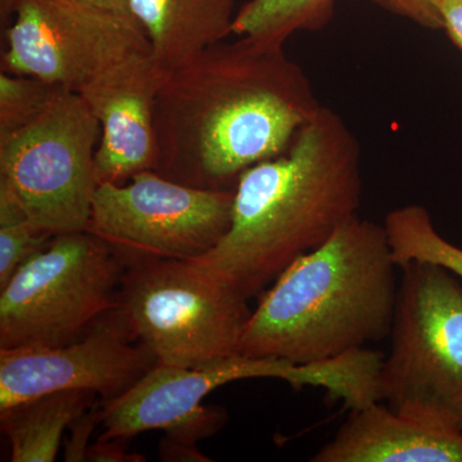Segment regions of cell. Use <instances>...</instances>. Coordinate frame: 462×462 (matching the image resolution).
I'll return each instance as SVG.
<instances>
[{
	"mask_svg": "<svg viewBox=\"0 0 462 462\" xmlns=\"http://www.w3.org/2000/svg\"><path fill=\"white\" fill-rule=\"evenodd\" d=\"M314 462H462V430L373 402L351 410Z\"/></svg>",
	"mask_w": 462,
	"mask_h": 462,
	"instance_id": "obj_13",
	"label": "cell"
},
{
	"mask_svg": "<svg viewBox=\"0 0 462 462\" xmlns=\"http://www.w3.org/2000/svg\"><path fill=\"white\" fill-rule=\"evenodd\" d=\"M336 0H251L236 14L234 33L284 45L298 32H320L334 17Z\"/></svg>",
	"mask_w": 462,
	"mask_h": 462,
	"instance_id": "obj_16",
	"label": "cell"
},
{
	"mask_svg": "<svg viewBox=\"0 0 462 462\" xmlns=\"http://www.w3.org/2000/svg\"><path fill=\"white\" fill-rule=\"evenodd\" d=\"M320 108L284 45L218 42L163 79L154 171L199 189H234L249 167L285 153Z\"/></svg>",
	"mask_w": 462,
	"mask_h": 462,
	"instance_id": "obj_1",
	"label": "cell"
},
{
	"mask_svg": "<svg viewBox=\"0 0 462 462\" xmlns=\"http://www.w3.org/2000/svg\"><path fill=\"white\" fill-rule=\"evenodd\" d=\"M76 2L139 26L130 8V0H76Z\"/></svg>",
	"mask_w": 462,
	"mask_h": 462,
	"instance_id": "obj_25",
	"label": "cell"
},
{
	"mask_svg": "<svg viewBox=\"0 0 462 462\" xmlns=\"http://www.w3.org/2000/svg\"><path fill=\"white\" fill-rule=\"evenodd\" d=\"M158 360L115 307L87 334L60 346L0 349V410L51 392L85 389L100 400L120 397Z\"/></svg>",
	"mask_w": 462,
	"mask_h": 462,
	"instance_id": "obj_11",
	"label": "cell"
},
{
	"mask_svg": "<svg viewBox=\"0 0 462 462\" xmlns=\"http://www.w3.org/2000/svg\"><path fill=\"white\" fill-rule=\"evenodd\" d=\"M383 226L398 269L413 261L430 263L445 267L462 282V248L438 233L425 207H398L385 216Z\"/></svg>",
	"mask_w": 462,
	"mask_h": 462,
	"instance_id": "obj_17",
	"label": "cell"
},
{
	"mask_svg": "<svg viewBox=\"0 0 462 462\" xmlns=\"http://www.w3.org/2000/svg\"><path fill=\"white\" fill-rule=\"evenodd\" d=\"M373 5L411 21L424 29L442 30V8L445 0H369Z\"/></svg>",
	"mask_w": 462,
	"mask_h": 462,
	"instance_id": "obj_20",
	"label": "cell"
},
{
	"mask_svg": "<svg viewBox=\"0 0 462 462\" xmlns=\"http://www.w3.org/2000/svg\"><path fill=\"white\" fill-rule=\"evenodd\" d=\"M402 270L379 401L393 411L462 430V284L445 267Z\"/></svg>",
	"mask_w": 462,
	"mask_h": 462,
	"instance_id": "obj_4",
	"label": "cell"
},
{
	"mask_svg": "<svg viewBox=\"0 0 462 462\" xmlns=\"http://www.w3.org/2000/svg\"><path fill=\"white\" fill-rule=\"evenodd\" d=\"M248 298L191 261L144 260L125 269L118 307L158 364L199 369L239 355Z\"/></svg>",
	"mask_w": 462,
	"mask_h": 462,
	"instance_id": "obj_5",
	"label": "cell"
},
{
	"mask_svg": "<svg viewBox=\"0 0 462 462\" xmlns=\"http://www.w3.org/2000/svg\"><path fill=\"white\" fill-rule=\"evenodd\" d=\"M99 404L100 400L69 425L71 434H69V439L66 442V461H87V452L89 448L88 442H89V438L94 430L100 424Z\"/></svg>",
	"mask_w": 462,
	"mask_h": 462,
	"instance_id": "obj_21",
	"label": "cell"
},
{
	"mask_svg": "<svg viewBox=\"0 0 462 462\" xmlns=\"http://www.w3.org/2000/svg\"><path fill=\"white\" fill-rule=\"evenodd\" d=\"M99 400L96 392L69 389L0 410V427L11 443V461L56 460L67 428Z\"/></svg>",
	"mask_w": 462,
	"mask_h": 462,
	"instance_id": "obj_15",
	"label": "cell"
},
{
	"mask_svg": "<svg viewBox=\"0 0 462 462\" xmlns=\"http://www.w3.org/2000/svg\"><path fill=\"white\" fill-rule=\"evenodd\" d=\"M361 194L357 138L337 112L321 106L285 153L239 176L229 231L191 263L251 300L358 216Z\"/></svg>",
	"mask_w": 462,
	"mask_h": 462,
	"instance_id": "obj_2",
	"label": "cell"
},
{
	"mask_svg": "<svg viewBox=\"0 0 462 462\" xmlns=\"http://www.w3.org/2000/svg\"><path fill=\"white\" fill-rule=\"evenodd\" d=\"M233 203L234 189H199L151 170L123 185L99 184L85 231L126 267L156 258L193 261L229 231Z\"/></svg>",
	"mask_w": 462,
	"mask_h": 462,
	"instance_id": "obj_8",
	"label": "cell"
},
{
	"mask_svg": "<svg viewBox=\"0 0 462 462\" xmlns=\"http://www.w3.org/2000/svg\"><path fill=\"white\" fill-rule=\"evenodd\" d=\"M160 458L162 461H211V458H207L197 446L182 445L166 437L160 442Z\"/></svg>",
	"mask_w": 462,
	"mask_h": 462,
	"instance_id": "obj_24",
	"label": "cell"
},
{
	"mask_svg": "<svg viewBox=\"0 0 462 462\" xmlns=\"http://www.w3.org/2000/svg\"><path fill=\"white\" fill-rule=\"evenodd\" d=\"M442 30L462 51V0H445L440 8Z\"/></svg>",
	"mask_w": 462,
	"mask_h": 462,
	"instance_id": "obj_23",
	"label": "cell"
},
{
	"mask_svg": "<svg viewBox=\"0 0 462 462\" xmlns=\"http://www.w3.org/2000/svg\"><path fill=\"white\" fill-rule=\"evenodd\" d=\"M53 236L33 225L14 197L0 189V288Z\"/></svg>",
	"mask_w": 462,
	"mask_h": 462,
	"instance_id": "obj_18",
	"label": "cell"
},
{
	"mask_svg": "<svg viewBox=\"0 0 462 462\" xmlns=\"http://www.w3.org/2000/svg\"><path fill=\"white\" fill-rule=\"evenodd\" d=\"M165 76L151 53L136 54L80 91L102 127L96 151L98 184L123 185L156 169L154 108Z\"/></svg>",
	"mask_w": 462,
	"mask_h": 462,
	"instance_id": "obj_12",
	"label": "cell"
},
{
	"mask_svg": "<svg viewBox=\"0 0 462 462\" xmlns=\"http://www.w3.org/2000/svg\"><path fill=\"white\" fill-rule=\"evenodd\" d=\"M300 376V365L285 358L240 354L199 369L157 364L120 397L100 400L103 433L99 438L132 439L143 431L161 430L169 439L197 446L217 433L227 420L223 407L202 404L215 389L254 378L281 379L296 385Z\"/></svg>",
	"mask_w": 462,
	"mask_h": 462,
	"instance_id": "obj_10",
	"label": "cell"
},
{
	"mask_svg": "<svg viewBox=\"0 0 462 462\" xmlns=\"http://www.w3.org/2000/svg\"><path fill=\"white\" fill-rule=\"evenodd\" d=\"M129 438H98L94 445L89 446L87 452V461L94 462H142L144 456L130 452Z\"/></svg>",
	"mask_w": 462,
	"mask_h": 462,
	"instance_id": "obj_22",
	"label": "cell"
},
{
	"mask_svg": "<svg viewBox=\"0 0 462 462\" xmlns=\"http://www.w3.org/2000/svg\"><path fill=\"white\" fill-rule=\"evenodd\" d=\"M125 269L114 249L88 231L53 236L0 288V349L83 338L118 306Z\"/></svg>",
	"mask_w": 462,
	"mask_h": 462,
	"instance_id": "obj_6",
	"label": "cell"
},
{
	"mask_svg": "<svg viewBox=\"0 0 462 462\" xmlns=\"http://www.w3.org/2000/svg\"><path fill=\"white\" fill-rule=\"evenodd\" d=\"M100 134L84 97L63 90L32 123L0 141V189L51 236L85 231L99 185Z\"/></svg>",
	"mask_w": 462,
	"mask_h": 462,
	"instance_id": "obj_7",
	"label": "cell"
},
{
	"mask_svg": "<svg viewBox=\"0 0 462 462\" xmlns=\"http://www.w3.org/2000/svg\"><path fill=\"white\" fill-rule=\"evenodd\" d=\"M397 269L384 226L356 216L264 291L239 354L311 364L384 339L396 310Z\"/></svg>",
	"mask_w": 462,
	"mask_h": 462,
	"instance_id": "obj_3",
	"label": "cell"
},
{
	"mask_svg": "<svg viewBox=\"0 0 462 462\" xmlns=\"http://www.w3.org/2000/svg\"><path fill=\"white\" fill-rule=\"evenodd\" d=\"M234 0H130L151 56L169 74L234 33Z\"/></svg>",
	"mask_w": 462,
	"mask_h": 462,
	"instance_id": "obj_14",
	"label": "cell"
},
{
	"mask_svg": "<svg viewBox=\"0 0 462 462\" xmlns=\"http://www.w3.org/2000/svg\"><path fill=\"white\" fill-rule=\"evenodd\" d=\"M9 23L2 71L80 93L112 67L151 53L142 27L76 0H0Z\"/></svg>",
	"mask_w": 462,
	"mask_h": 462,
	"instance_id": "obj_9",
	"label": "cell"
},
{
	"mask_svg": "<svg viewBox=\"0 0 462 462\" xmlns=\"http://www.w3.org/2000/svg\"><path fill=\"white\" fill-rule=\"evenodd\" d=\"M65 88L26 75L0 74V141L32 123Z\"/></svg>",
	"mask_w": 462,
	"mask_h": 462,
	"instance_id": "obj_19",
	"label": "cell"
}]
</instances>
